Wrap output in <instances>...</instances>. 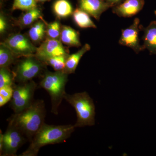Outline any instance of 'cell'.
<instances>
[{"mask_svg":"<svg viewBox=\"0 0 156 156\" xmlns=\"http://www.w3.org/2000/svg\"><path fill=\"white\" fill-rule=\"evenodd\" d=\"M73 19L76 24L81 28H97V27L90 17V15L78 8L73 11Z\"/></svg>","mask_w":156,"mask_h":156,"instance_id":"2e32d148","label":"cell"},{"mask_svg":"<svg viewBox=\"0 0 156 156\" xmlns=\"http://www.w3.org/2000/svg\"><path fill=\"white\" fill-rule=\"evenodd\" d=\"M140 19L135 18L131 26L122 30V34L119 43L120 45L131 48L136 54L144 50L142 45L140 44L139 38Z\"/></svg>","mask_w":156,"mask_h":156,"instance_id":"9c48e42d","label":"cell"},{"mask_svg":"<svg viewBox=\"0 0 156 156\" xmlns=\"http://www.w3.org/2000/svg\"><path fill=\"white\" fill-rule=\"evenodd\" d=\"M105 1L109 4L111 5L113 7L114 6L117 5L120 3L122 2L123 1L125 0H105Z\"/></svg>","mask_w":156,"mask_h":156,"instance_id":"4316f807","label":"cell"},{"mask_svg":"<svg viewBox=\"0 0 156 156\" xmlns=\"http://www.w3.org/2000/svg\"><path fill=\"white\" fill-rule=\"evenodd\" d=\"M16 58L11 50L2 42L0 46V67H9Z\"/></svg>","mask_w":156,"mask_h":156,"instance_id":"ffe728a7","label":"cell"},{"mask_svg":"<svg viewBox=\"0 0 156 156\" xmlns=\"http://www.w3.org/2000/svg\"><path fill=\"white\" fill-rule=\"evenodd\" d=\"M8 27V23L5 17L3 14L0 15V33L1 34L5 33Z\"/></svg>","mask_w":156,"mask_h":156,"instance_id":"484cf974","label":"cell"},{"mask_svg":"<svg viewBox=\"0 0 156 156\" xmlns=\"http://www.w3.org/2000/svg\"><path fill=\"white\" fill-rule=\"evenodd\" d=\"M144 4V0H125L112 7V12L120 17H132L142 10Z\"/></svg>","mask_w":156,"mask_h":156,"instance_id":"7c38bea8","label":"cell"},{"mask_svg":"<svg viewBox=\"0 0 156 156\" xmlns=\"http://www.w3.org/2000/svg\"><path fill=\"white\" fill-rule=\"evenodd\" d=\"M53 9L54 14L59 18H66L73 13L72 6L68 0H56L53 3Z\"/></svg>","mask_w":156,"mask_h":156,"instance_id":"e0dca14e","label":"cell"},{"mask_svg":"<svg viewBox=\"0 0 156 156\" xmlns=\"http://www.w3.org/2000/svg\"><path fill=\"white\" fill-rule=\"evenodd\" d=\"M68 76L63 71L54 72L45 71L40 82L39 87L49 93L51 102V112L58 114V108L66 94V86L68 82Z\"/></svg>","mask_w":156,"mask_h":156,"instance_id":"3957f363","label":"cell"},{"mask_svg":"<svg viewBox=\"0 0 156 156\" xmlns=\"http://www.w3.org/2000/svg\"><path fill=\"white\" fill-rule=\"evenodd\" d=\"M61 25L59 21L56 20L47 24L46 34L50 39H60L61 31Z\"/></svg>","mask_w":156,"mask_h":156,"instance_id":"cb8c5ba5","label":"cell"},{"mask_svg":"<svg viewBox=\"0 0 156 156\" xmlns=\"http://www.w3.org/2000/svg\"><path fill=\"white\" fill-rule=\"evenodd\" d=\"M14 89L11 86H5L0 88V107H2L11 100Z\"/></svg>","mask_w":156,"mask_h":156,"instance_id":"d4e9b609","label":"cell"},{"mask_svg":"<svg viewBox=\"0 0 156 156\" xmlns=\"http://www.w3.org/2000/svg\"><path fill=\"white\" fill-rule=\"evenodd\" d=\"M69 55V54H66L51 57L45 62V64L53 67L55 71H63Z\"/></svg>","mask_w":156,"mask_h":156,"instance_id":"7402d4cb","label":"cell"},{"mask_svg":"<svg viewBox=\"0 0 156 156\" xmlns=\"http://www.w3.org/2000/svg\"><path fill=\"white\" fill-rule=\"evenodd\" d=\"M37 0H14L12 9L27 11L37 8Z\"/></svg>","mask_w":156,"mask_h":156,"instance_id":"603a6c76","label":"cell"},{"mask_svg":"<svg viewBox=\"0 0 156 156\" xmlns=\"http://www.w3.org/2000/svg\"><path fill=\"white\" fill-rule=\"evenodd\" d=\"M66 54H69L67 50L60 40L48 38L37 48L35 56L45 64V62L51 57Z\"/></svg>","mask_w":156,"mask_h":156,"instance_id":"30bf717a","label":"cell"},{"mask_svg":"<svg viewBox=\"0 0 156 156\" xmlns=\"http://www.w3.org/2000/svg\"><path fill=\"white\" fill-rule=\"evenodd\" d=\"M11 50L17 58L34 56L37 48L24 34H15L11 35L2 42Z\"/></svg>","mask_w":156,"mask_h":156,"instance_id":"ba28073f","label":"cell"},{"mask_svg":"<svg viewBox=\"0 0 156 156\" xmlns=\"http://www.w3.org/2000/svg\"><path fill=\"white\" fill-rule=\"evenodd\" d=\"M79 8L99 20L105 11L113 6L105 0H78Z\"/></svg>","mask_w":156,"mask_h":156,"instance_id":"8fae6325","label":"cell"},{"mask_svg":"<svg viewBox=\"0 0 156 156\" xmlns=\"http://www.w3.org/2000/svg\"><path fill=\"white\" fill-rule=\"evenodd\" d=\"M75 128L74 125L55 126L45 123L33 137L27 149L19 156H37L43 147L64 142L70 136Z\"/></svg>","mask_w":156,"mask_h":156,"instance_id":"7a4b0ae2","label":"cell"},{"mask_svg":"<svg viewBox=\"0 0 156 156\" xmlns=\"http://www.w3.org/2000/svg\"><path fill=\"white\" fill-rule=\"evenodd\" d=\"M140 30L144 32L143 47L148 50L151 55H156V21H151L147 27L140 25Z\"/></svg>","mask_w":156,"mask_h":156,"instance_id":"4fadbf2b","label":"cell"},{"mask_svg":"<svg viewBox=\"0 0 156 156\" xmlns=\"http://www.w3.org/2000/svg\"><path fill=\"white\" fill-rule=\"evenodd\" d=\"M37 87L36 83L33 80L14 84L11 105L15 113L22 111L33 103L34 95Z\"/></svg>","mask_w":156,"mask_h":156,"instance_id":"8992f818","label":"cell"},{"mask_svg":"<svg viewBox=\"0 0 156 156\" xmlns=\"http://www.w3.org/2000/svg\"><path fill=\"white\" fill-rule=\"evenodd\" d=\"M26 11L20 17L18 22L21 27L29 26L39 19L44 20L42 18L41 11L37 8Z\"/></svg>","mask_w":156,"mask_h":156,"instance_id":"d6986e66","label":"cell"},{"mask_svg":"<svg viewBox=\"0 0 156 156\" xmlns=\"http://www.w3.org/2000/svg\"><path fill=\"white\" fill-rule=\"evenodd\" d=\"M45 65L35 55L25 57L18 62L13 72L15 82L21 83L32 80L41 75Z\"/></svg>","mask_w":156,"mask_h":156,"instance_id":"52a82bcc","label":"cell"},{"mask_svg":"<svg viewBox=\"0 0 156 156\" xmlns=\"http://www.w3.org/2000/svg\"><path fill=\"white\" fill-rule=\"evenodd\" d=\"M64 99L75 109L77 121L75 128L92 126L95 124V105L93 101L87 92L75 94L66 93Z\"/></svg>","mask_w":156,"mask_h":156,"instance_id":"277c9868","label":"cell"},{"mask_svg":"<svg viewBox=\"0 0 156 156\" xmlns=\"http://www.w3.org/2000/svg\"><path fill=\"white\" fill-rule=\"evenodd\" d=\"M47 23L44 20H39L32 26L28 32L29 37L35 43L41 41L46 34Z\"/></svg>","mask_w":156,"mask_h":156,"instance_id":"ac0fdd59","label":"cell"},{"mask_svg":"<svg viewBox=\"0 0 156 156\" xmlns=\"http://www.w3.org/2000/svg\"><path fill=\"white\" fill-rule=\"evenodd\" d=\"M46 115L44 101L38 99L22 111L14 113L8 121L19 129L30 142L44 124Z\"/></svg>","mask_w":156,"mask_h":156,"instance_id":"6da1fadb","label":"cell"},{"mask_svg":"<svg viewBox=\"0 0 156 156\" xmlns=\"http://www.w3.org/2000/svg\"><path fill=\"white\" fill-rule=\"evenodd\" d=\"M27 140L19 129L9 123L5 133L0 134V155L17 156V151Z\"/></svg>","mask_w":156,"mask_h":156,"instance_id":"5b68a950","label":"cell"},{"mask_svg":"<svg viewBox=\"0 0 156 156\" xmlns=\"http://www.w3.org/2000/svg\"><path fill=\"white\" fill-rule=\"evenodd\" d=\"M154 14L155 15L156 17V10L154 11Z\"/></svg>","mask_w":156,"mask_h":156,"instance_id":"f1b7e54d","label":"cell"},{"mask_svg":"<svg viewBox=\"0 0 156 156\" xmlns=\"http://www.w3.org/2000/svg\"><path fill=\"white\" fill-rule=\"evenodd\" d=\"M60 41L64 44L70 47L78 48L81 46L79 32L66 26L62 27Z\"/></svg>","mask_w":156,"mask_h":156,"instance_id":"5bb4252c","label":"cell"},{"mask_svg":"<svg viewBox=\"0 0 156 156\" xmlns=\"http://www.w3.org/2000/svg\"><path fill=\"white\" fill-rule=\"evenodd\" d=\"M90 49L91 47L89 44H85L77 52L69 55L63 71L68 75L74 73L81 58Z\"/></svg>","mask_w":156,"mask_h":156,"instance_id":"9a60e30c","label":"cell"},{"mask_svg":"<svg viewBox=\"0 0 156 156\" xmlns=\"http://www.w3.org/2000/svg\"><path fill=\"white\" fill-rule=\"evenodd\" d=\"M15 82L14 73L11 72L9 67H0V88L5 86L13 87Z\"/></svg>","mask_w":156,"mask_h":156,"instance_id":"44dd1931","label":"cell"},{"mask_svg":"<svg viewBox=\"0 0 156 156\" xmlns=\"http://www.w3.org/2000/svg\"><path fill=\"white\" fill-rule=\"evenodd\" d=\"M48 1H49V0H37V2H44Z\"/></svg>","mask_w":156,"mask_h":156,"instance_id":"83f0119b","label":"cell"}]
</instances>
